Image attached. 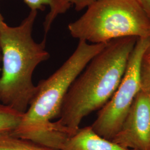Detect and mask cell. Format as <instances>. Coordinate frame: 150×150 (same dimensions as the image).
Instances as JSON below:
<instances>
[{
    "instance_id": "obj_1",
    "label": "cell",
    "mask_w": 150,
    "mask_h": 150,
    "mask_svg": "<svg viewBox=\"0 0 150 150\" xmlns=\"http://www.w3.org/2000/svg\"><path fill=\"white\" fill-rule=\"evenodd\" d=\"M139 38H118L108 42L91 59L71 86L55 129L67 139L75 134L82 120L100 110L120 85Z\"/></svg>"
},
{
    "instance_id": "obj_2",
    "label": "cell",
    "mask_w": 150,
    "mask_h": 150,
    "mask_svg": "<svg viewBox=\"0 0 150 150\" xmlns=\"http://www.w3.org/2000/svg\"><path fill=\"white\" fill-rule=\"evenodd\" d=\"M106 43L79 40L75 51L59 69L36 85L27 111L11 134L62 150L67 139L56 130L52 121L59 117L64 98L75 80Z\"/></svg>"
},
{
    "instance_id": "obj_3",
    "label": "cell",
    "mask_w": 150,
    "mask_h": 150,
    "mask_svg": "<svg viewBox=\"0 0 150 150\" xmlns=\"http://www.w3.org/2000/svg\"><path fill=\"white\" fill-rule=\"evenodd\" d=\"M38 11H31L21 25L7 24L0 32L2 70L0 77V102L21 113L27 111L36 86L32 81L38 64L48 59L46 38L37 43L32 36Z\"/></svg>"
},
{
    "instance_id": "obj_4",
    "label": "cell",
    "mask_w": 150,
    "mask_h": 150,
    "mask_svg": "<svg viewBox=\"0 0 150 150\" xmlns=\"http://www.w3.org/2000/svg\"><path fill=\"white\" fill-rule=\"evenodd\" d=\"M73 38L92 43L118 38H150V18L137 0H95L68 26Z\"/></svg>"
},
{
    "instance_id": "obj_5",
    "label": "cell",
    "mask_w": 150,
    "mask_h": 150,
    "mask_svg": "<svg viewBox=\"0 0 150 150\" xmlns=\"http://www.w3.org/2000/svg\"><path fill=\"white\" fill-rule=\"evenodd\" d=\"M149 38H139L129 56L122 80L110 100L99 110L91 125L97 134L112 141L121 129L137 94L141 91L139 68Z\"/></svg>"
},
{
    "instance_id": "obj_6",
    "label": "cell",
    "mask_w": 150,
    "mask_h": 150,
    "mask_svg": "<svg viewBox=\"0 0 150 150\" xmlns=\"http://www.w3.org/2000/svg\"><path fill=\"white\" fill-rule=\"evenodd\" d=\"M112 141L126 149L150 150V95L139 91Z\"/></svg>"
},
{
    "instance_id": "obj_7",
    "label": "cell",
    "mask_w": 150,
    "mask_h": 150,
    "mask_svg": "<svg viewBox=\"0 0 150 150\" xmlns=\"http://www.w3.org/2000/svg\"><path fill=\"white\" fill-rule=\"evenodd\" d=\"M61 150H135L126 149L97 134L91 126L80 129L70 137Z\"/></svg>"
},
{
    "instance_id": "obj_8",
    "label": "cell",
    "mask_w": 150,
    "mask_h": 150,
    "mask_svg": "<svg viewBox=\"0 0 150 150\" xmlns=\"http://www.w3.org/2000/svg\"><path fill=\"white\" fill-rule=\"evenodd\" d=\"M31 9V11L44 10L45 6L50 7V11L46 16L43 23L45 38L50 30L51 26L56 18L61 14L66 12L71 5L67 0H24Z\"/></svg>"
},
{
    "instance_id": "obj_9",
    "label": "cell",
    "mask_w": 150,
    "mask_h": 150,
    "mask_svg": "<svg viewBox=\"0 0 150 150\" xmlns=\"http://www.w3.org/2000/svg\"><path fill=\"white\" fill-rule=\"evenodd\" d=\"M0 150H61L6 133L0 134Z\"/></svg>"
},
{
    "instance_id": "obj_10",
    "label": "cell",
    "mask_w": 150,
    "mask_h": 150,
    "mask_svg": "<svg viewBox=\"0 0 150 150\" xmlns=\"http://www.w3.org/2000/svg\"><path fill=\"white\" fill-rule=\"evenodd\" d=\"M23 113L0 104V134L12 133L21 120Z\"/></svg>"
},
{
    "instance_id": "obj_11",
    "label": "cell",
    "mask_w": 150,
    "mask_h": 150,
    "mask_svg": "<svg viewBox=\"0 0 150 150\" xmlns=\"http://www.w3.org/2000/svg\"><path fill=\"white\" fill-rule=\"evenodd\" d=\"M141 91L150 95V59L142 60L139 68Z\"/></svg>"
},
{
    "instance_id": "obj_12",
    "label": "cell",
    "mask_w": 150,
    "mask_h": 150,
    "mask_svg": "<svg viewBox=\"0 0 150 150\" xmlns=\"http://www.w3.org/2000/svg\"><path fill=\"white\" fill-rule=\"evenodd\" d=\"M95 0H67L71 5L75 6L76 11H81L88 7Z\"/></svg>"
},
{
    "instance_id": "obj_13",
    "label": "cell",
    "mask_w": 150,
    "mask_h": 150,
    "mask_svg": "<svg viewBox=\"0 0 150 150\" xmlns=\"http://www.w3.org/2000/svg\"><path fill=\"white\" fill-rule=\"evenodd\" d=\"M150 18V0H137Z\"/></svg>"
},
{
    "instance_id": "obj_14",
    "label": "cell",
    "mask_w": 150,
    "mask_h": 150,
    "mask_svg": "<svg viewBox=\"0 0 150 150\" xmlns=\"http://www.w3.org/2000/svg\"><path fill=\"white\" fill-rule=\"evenodd\" d=\"M142 59H146V60H150V38H149V45L145 50Z\"/></svg>"
},
{
    "instance_id": "obj_15",
    "label": "cell",
    "mask_w": 150,
    "mask_h": 150,
    "mask_svg": "<svg viewBox=\"0 0 150 150\" xmlns=\"http://www.w3.org/2000/svg\"><path fill=\"white\" fill-rule=\"evenodd\" d=\"M6 25V23L4 22V18H3L2 16L1 15V14L0 13V32H1V31L5 27Z\"/></svg>"
},
{
    "instance_id": "obj_16",
    "label": "cell",
    "mask_w": 150,
    "mask_h": 150,
    "mask_svg": "<svg viewBox=\"0 0 150 150\" xmlns=\"http://www.w3.org/2000/svg\"><path fill=\"white\" fill-rule=\"evenodd\" d=\"M2 62V54H1V51L0 48V63Z\"/></svg>"
}]
</instances>
